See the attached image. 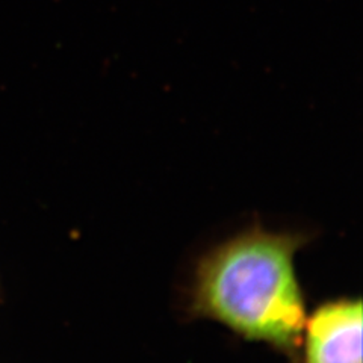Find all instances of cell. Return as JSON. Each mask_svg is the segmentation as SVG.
Instances as JSON below:
<instances>
[{
    "instance_id": "6da1fadb",
    "label": "cell",
    "mask_w": 363,
    "mask_h": 363,
    "mask_svg": "<svg viewBox=\"0 0 363 363\" xmlns=\"http://www.w3.org/2000/svg\"><path fill=\"white\" fill-rule=\"evenodd\" d=\"M306 241L303 233L252 227L212 248L196 269L191 313L295 362L308 315L294 259Z\"/></svg>"
},
{
    "instance_id": "7a4b0ae2",
    "label": "cell",
    "mask_w": 363,
    "mask_h": 363,
    "mask_svg": "<svg viewBox=\"0 0 363 363\" xmlns=\"http://www.w3.org/2000/svg\"><path fill=\"white\" fill-rule=\"evenodd\" d=\"M301 363H362V301H327L306 318Z\"/></svg>"
}]
</instances>
